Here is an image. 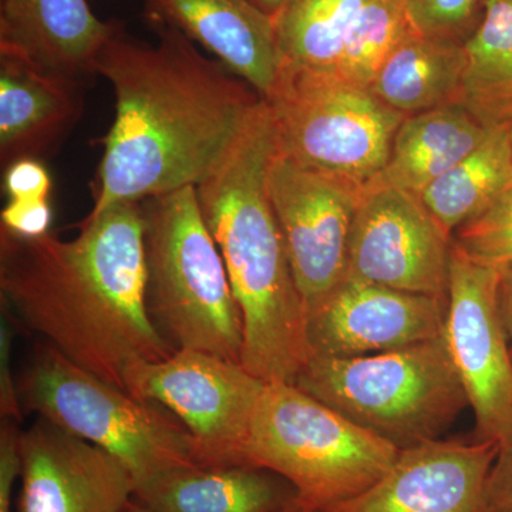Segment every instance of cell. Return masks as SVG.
Segmentation results:
<instances>
[{
  "mask_svg": "<svg viewBox=\"0 0 512 512\" xmlns=\"http://www.w3.org/2000/svg\"><path fill=\"white\" fill-rule=\"evenodd\" d=\"M156 46L121 25L101 50L96 74L116 96L89 215L197 185L231 146L262 99L217 59L173 28Z\"/></svg>",
  "mask_w": 512,
  "mask_h": 512,
  "instance_id": "6da1fadb",
  "label": "cell"
},
{
  "mask_svg": "<svg viewBox=\"0 0 512 512\" xmlns=\"http://www.w3.org/2000/svg\"><path fill=\"white\" fill-rule=\"evenodd\" d=\"M79 229L70 241L0 229L2 308L77 366L127 392L131 367L175 352L147 309L141 202L87 215Z\"/></svg>",
  "mask_w": 512,
  "mask_h": 512,
  "instance_id": "7a4b0ae2",
  "label": "cell"
},
{
  "mask_svg": "<svg viewBox=\"0 0 512 512\" xmlns=\"http://www.w3.org/2000/svg\"><path fill=\"white\" fill-rule=\"evenodd\" d=\"M275 151L274 117L261 100L195 191L241 311V365L262 382L295 383L311 350L305 303L266 187Z\"/></svg>",
  "mask_w": 512,
  "mask_h": 512,
  "instance_id": "3957f363",
  "label": "cell"
},
{
  "mask_svg": "<svg viewBox=\"0 0 512 512\" xmlns=\"http://www.w3.org/2000/svg\"><path fill=\"white\" fill-rule=\"evenodd\" d=\"M148 313L174 350L241 365L244 328L194 185L141 201Z\"/></svg>",
  "mask_w": 512,
  "mask_h": 512,
  "instance_id": "277c9868",
  "label": "cell"
},
{
  "mask_svg": "<svg viewBox=\"0 0 512 512\" xmlns=\"http://www.w3.org/2000/svg\"><path fill=\"white\" fill-rule=\"evenodd\" d=\"M293 384L399 450L440 440L468 407L443 335L377 355L312 356Z\"/></svg>",
  "mask_w": 512,
  "mask_h": 512,
  "instance_id": "5b68a950",
  "label": "cell"
},
{
  "mask_svg": "<svg viewBox=\"0 0 512 512\" xmlns=\"http://www.w3.org/2000/svg\"><path fill=\"white\" fill-rule=\"evenodd\" d=\"M18 393L23 413L36 414L119 458L137 490L177 468L198 464L190 431L170 410L94 376L45 342L35 346L18 376Z\"/></svg>",
  "mask_w": 512,
  "mask_h": 512,
  "instance_id": "8992f818",
  "label": "cell"
},
{
  "mask_svg": "<svg viewBox=\"0 0 512 512\" xmlns=\"http://www.w3.org/2000/svg\"><path fill=\"white\" fill-rule=\"evenodd\" d=\"M399 454L296 384L269 382L252 419L244 464L275 471L296 488L303 505L323 512L369 490Z\"/></svg>",
  "mask_w": 512,
  "mask_h": 512,
  "instance_id": "52a82bcc",
  "label": "cell"
},
{
  "mask_svg": "<svg viewBox=\"0 0 512 512\" xmlns=\"http://www.w3.org/2000/svg\"><path fill=\"white\" fill-rule=\"evenodd\" d=\"M265 101L278 153L362 188L383 174L407 117L336 73L289 67Z\"/></svg>",
  "mask_w": 512,
  "mask_h": 512,
  "instance_id": "ba28073f",
  "label": "cell"
},
{
  "mask_svg": "<svg viewBox=\"0 0 512 512\" xmlns=\"http://www.w3.org/2000/svg\"><path fill=\"white\" fill-rule=\"evenodd\" d=\"M265 382L210 353L175 350L126 375L127 392L170 410L190 431L200 466H245L244 451Z\"/></svg>",
  "mask_w": 512,
  "mask_h": 512,
  "instance_id": "9c48e42d",
  "label": "cell"
},
{
  "mask_svg": "<svg viewBox=\"0 0 512 512\" xmlns=\"http://www.w3.org/2000/svg\"><path fill=\"white\" fill-rule=\"evenodd\" d=\"M500 275L451 249L443 338L476 416L474 440L501 447L512 441V359L498 311Z\"/></svg>",
  "mask_w": 512,
  "mask_h": 512,
  "instance_id": "30bf717a",
  "label": "cell"
},
{
  "mask_svg": "<svg viewBox=\"0 0 512 512\" xmlns=\"http://www.w3.org/2000/svg\"><path fill=\"white\" fill-rule=\"evenodd\" d=\"M266 187L308 315L348 276L350 232L366 187L309 170L278 150Z\"/></svg>",
  "mask_w": 512,
  "mask_h": 512,
  "instance_id": "8fae6325",
  "label": "cell"
},
{
  "mask_svg": "<svg viewBox=\"0 0 512 512\" xmlns=\"http://www.w3.org/2000/svg\"><path fill=\"white\" fill-rule=\"evenodd\" d=\"M453 239L419 197L377 178L360 198L349 242L350 278L448 299Z\"/></svg>",
  "mask_w": 512,
  "mask_h": 512,
  "instance_id": "7c38bea8",
  "label": "cell"
},
{
  "mask_svg": "<svg viewBox=\"0 0 512 512\" xmlns=\"http://www.w3.org/2000/svg\"><path fill=\"white\" fill-rule=\"evenodd\" d=\"M448 299L346 276L306 315L312 356L377 355L440 338Z\"/></svg>",
  "mask_w": 512,
  "mask_h": 512,
  "instance_id": "4fadbf2b",
  "label": "cell"
},
{
  "mask_svg": "<svg viewBox=\"0 0 512 512\" xmlns=\"http://www.w3.org/2000/svg\"><path fill=\"white\" fill-rule=\"evenodd\" d=\"M18 512H121L137 484L103 448L37 419L20 433Z\"/></svg>",
  "mask_w": 512,
  "mask_h": 512,
  "instance_id": "5bb4252c",
  "label": "cell"
},
{
  "mask_svg": "<svg viewBox=\"0 0 512 512\" xmlns=\"http://www.w3.org/2000/svg\"><path fill=\"white\" fill-rule=\"evenodd\" d=\"M494 441L434 440L400 450L365 493L323 512H487Z\"/></svg>",
  "mask_w": 512,
  "mask_h": 512,
  "instance_id": "9a60e30c",
  "label": "cell"
},
{
  "mask_svg": "<svg viewBox=\"0 0 512 512\" xmlns=\"http://www.w3.org/2000/svg\"><path fill=\"white\" fill-rule=\"evenodd\" d=\"M154 28H173L200 43L266 100L284 70L272 16L252 0H143Z\"/></svg>",
  "mask_w": 512,
  "mask_h": 512,
  "instance_id": "2e32d148",
  "label": "cell"
},
{
  "mask_svg": "<svg viewBox=\"0 0 512 512\" xmlns=\"http://www.w3.org/2000/svg\"><path fill=\"white\" fill-rule=\"evenodd\" d=\"M82 80L0 50V164L42 161L82 119Z\"/></svg>",
  "mask_w": 512,
  "mask_h": 512,
  "instance_id": "e0dca14e",
  "label": "cell"
},
{
  "mask_svg": "<svg viewBox=\"0 0 512 512\" xmlns=\"http://www.w3.org/2000/svg\"><path fill=\"white\" fill-rule=\"evenodd\" d=\"M117 22H103L89 0H0V50L76 77L96 74Z\"/></svg>",
  "mask_w": 512,
  "mask_h": 512,
  "instance_id": "ac0fdd59",
  "label": "cell"
},
{
  "mask_svg": "<svg viewBox=\"0 0 512 512\" xmlns=\"http://www.w3.org/2000/svg\"><path fill=\"white\" fill-rule=\"evenodd\" d=\"M157 512H288L298 491L275 471L256 466L177 468L136 491Z\"/></svg>",
  "mask_w": 512,
  "mask_h": 512,
  "instance_id": "d6986e66",
  "label": "cell"
},
{
  "mask_svg": "<svg viewBox=\"0 0 512 512\" xmlns=\"http://www.w3.org/2000/svg\"><path fill=\"white\" fill-rule=\"evenodd\" d=\"M490 133L457 103L410 114L394 136L389 163L380 178L420 198L441 175L480 147Z\"/></svg>",
  "mask_w": 512,
  "mask_h": 512,
  "instance_id": "ffe728a7",
  "label": "cell"
},
{
  "mask_svg": "<svg viewBox=\"0 0 512 512\" xmlns=\"http://www.w3.org/2000/svg\"><path fill=\"white\" fill-rule=\"evenodd\" d=\"M466 66L464 42L413 29L384 60L370 92L406 116L458 104Z\"/></svg>",
  "mask_w": 512,
  "mask_h": 512,
  "instance_id": "44dd1931",
  "label": "cell"
},
{
  "mask_svg": "<svg viewBox=\"0 0 512 512\" xmlns=\"http://www.w3.org/2000/svg\"><path fill=\"white\" fill-rule=\"evenodd\" d=\"M483 19L464 40L467 66L458 104L488 130L512 124V0H481Z\"/></svg>",
  "mask_w": 512,
  "mask_h": 512,
  "instance_id": "7402d4cb",
  "label": "cell"
},
{
  "mask_svg": "<svg viewBox=\"0 0 512 512\" xmlns=\"http://www.w3.org/2000/svg\"><path fill=\"white\" fill-rule=\"evenodd\" d=\"M512 150L508 128L487 140L420 195L426 210L453 238L454 231L491 207L510 190Z\"/></svg>",
  "mask_w": 512,
  "mask_h": 512,
  "instance_id": "603a6c76",
  "label": "cell"
},
{
  "mask_svg": "<svg viewBox=\"0 0 512 512\" xmlns=\"http://www.w3.org/2000/svg\"><path fill=\"white\" fill-rule=\"evenodd\" d=\"M369 0H289L275 16L284 67L333 73Z\"/></svg>",
  "mask_w": 512,
  "mask_h": 512,
  "instance_id": "cb8c5ba5",
  "label": "cell"
},
{
  "mask_svg": "<svg viewBox=\"0 0 512 512\" xmlns=\"http://www.w3.org/2000/svg\"><path fill=\"white\" fill-rule=\"evenodd\" d=\"M412 30L404 0H369L350 29L333 73L370 89L384 60Z\"/></svg>",
  "mask_w": 512,
  "mask_h": 512,
  "instance_id": "d4e9b609",
  "label": "cell"
},
{
  "mask_svg": "<svg viewBox=\"0 0 512 512\" xmlns=\"http://www.w3.org/2000/svg\"><path fill=\"white\" fill-rule=\"evenodd\" d=\"M453 248L476 264L512 265V194L505 192L483 214L454 231Z\"/></svg>",
  "mask_w": 512,
  "mask_h": 512,
  "instance_id": "484cf974",
  "label": "cell"
},
{
  "mask_svg": "<svg viewBox=\"0 0 512 512\" xmlns=\"http://www.w3.org/2000/svg\"><path fill=\"white\" fill-rule=\"evenodd\" d=\"M410 25L417 33L464 42L473 28L481 0H404Z\"/></svg>",
  "mask_w": 512,
  "mask_h": 512,
  "instance_id": "4316f807",
  "label": "cell"
},
{
  "mask_svg": "<svg viewBox=\"0 0 512 512\" xmlns=\"http://www.w3.org/2000/svg\"><path fill=\"white\" fill-rule=\"evenodd\" d=\"M52 187V177L40 160L23 158L3 168V188L9 200H49Z\"/></svg>",
  "mask_w": 512,
  "mask_h": 512,
  "instance_id": "83f0119b",
  "label": "cell"
},
{
  "mask_svg": "<svg viewBox=\"0 0 512 512\" xmlns=\"http://www.w3.org/2000/svg\"><path fill=\"white\" fill-rule=\"evenodd\" d=\"M53 211L49 200L12 201L0 212V229L20 238H40L50 234Z\"/></svg>",
  "mask_w": 512,
  "mask_h": 512,
  "instance_id": "f1b7e54d",
  "label": "cell"
},
{
  "mask_svg": "<svg viewBox=\"0 0 512 512\" xmlns=\"http://www.w3.org/2000/svg\"><path fill=\"white\" fill-rule=\"evenodd\" d=\"M20 433L18 421L2 420L0 427V512H12V493L20 477Z\"/></svg>",
  "mask_w": 512,
  "mask_h": 512,
  "instance_id": "f546056e",
  "label": "cell"
},
{
  "mask_svg": "<svg viewBox=\"0 0 512 512\" xmlns=\"http://www.w3.org/2000/svg\"><path fill=\"white\" fill-rule=\"evenodd\" d=\"M13 328L3 315L0 323V414L2 420L22 421L23 410L18 393V377L12 372Z\"/></svg>",
  "mask_w": 512,
  "mask_h": 512,
  "instance_id": "4dcf8cb0",
  "label": "cell"
},
{
  "mask_svg": "<svg viewBox=\"0 0 512 512\" xmlns=\"http://www.w3.org/2000/svg\"><path fill=\"white\" fill-rule=\"evenodd\" d=\"M487 512H512V441L500 447L487 481Z\"/></svg>",
  "mask_w": 512,
  "mask_h": 512,
  "instance_id": "1f68e13d",
  "label": "cell"
},
{
  "mask_svg": "<svg viewBox=\"0 0 512 512\" xmlns=\"http://www.w3.org/2000/svg\"><path fill=\"white\" fill-rule=\"evenodd\" d=\"M501 269L500 282H498V311L503 319L504 328L508 338L512 340V265Z\"/></svg>",
  "mask_w": 512,
  "mask_h": 512,
  "instance_id": "d6a6232c",
  "label": "cell"
},
{
  "mask_svg": "<svg viewBox=\"0 0 512 512\" xmlns=\"http://www.w3.org/2000/svg\"><path fill=\"white\" fill-rule=\"evenodd\" d=\"M259 9L264 10L269 16L275 18L289 0H252Z\"/></svg>",
  "mask_w": 512,
  "mask_h": 512,
  "instance_id": "836d02e7",
  "label": "cell"
},
{
  "mask_svg": "<svg viewBox=\"0 0 512 512\" xmlns=\"http://www.w3.org/2000/svg\"><path fill=\"white\" fill-rule=\"evenodd\" d=\"M121 512H157L154 510H151L150 507H147L146 504L141 503V501H138L136 497L133 498V500L130 501L126 505V508H124Z\"/></svg>",
  "mask_w": 512,
  "mask_h": 512,
  "instance_id": "e575fe53",
  "label": "cell"
},
{
  "mask_svg": "<svg viewBox=\"0 0 512 512\" xmlns=\"http://www.w3.org/2000/svg\"><path fill=\"white\" fill-rule=\"evenodd\" d=\"M288 512H316L315 510H312V508L306 507V505H303L302 503H298L295 505V507H292L291 510Z\"/></svg>",
  "mask_w": 512,
  "mask_h": 512,
  "instance_id": "d590c367",
  "label": "cell"
},
{
  "mask_svg": "<svg viewBox=\"0 0 512 512\" xmlns=\"http://www.w3.org/2000/svg\"><path fill=\"white\" fill-rule=\"evenodd\" d=\"M508 138H510V144H511V150H512V124L510 127H508ZM507 192H511V194H512V181H511V185H510V190H508Z\"/></svg>",
  "mask_w": 512,
  "mask_h": 512,
  "instance_id": "8d00e7d4",
  "label": "cell"
},
{
  "mask_svg": "<svg viewBox=\"0 0 512 512\" xmlns=\"http://www.w3.org/2000/svg\"><path fill=\"white\" fill-rule=\"evenodd\" d=\"M511 359H512V340H511Z\"/></svg>",
  "mask_w": 512,
  "mask_h": 512,
  "instance_id": "74e56055",
  "label": "cell"
}]
</instances>
